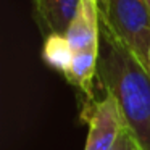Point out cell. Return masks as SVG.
<instances>
[{
	"mask_svg": "<svg viewBox=\"0 0 150 150\" xmlns=\"http://www.w3.org/2000/svg\"><path fill=\"white\" fill-rule=\"evenodd\" d=\"M97 79L113 95L126 127L142 150H150V71L100 20Z\"/></svg>",
	"mask_w": 150,
	"mask_h": 150,
	"instance_id": "obj_1",
	"label": "cell"
},
{
	"mask_svg": "<svg viewBox=\"0 0 150 150\" xmlns=\"http://www.w3.org/2000/svg\"><path fill=\"white\" fill-rule=\"evenodd\" d=\"M100 20L149 69L150 2L149 0H105Z\"/></svg>",
	"mask_w": 150,
	"mask_h": 150,
	"instance_id": "obj_2",
	"label": "cell"
},
{
	"mask_svg": "<svg viewBox=\"0 0 150 150\" xmlns=\"http://www.w3.org/2000/svg\"><path fill=\"white\" fill-rule=\"evenodd\" d=\"M81 120L89 126L84 150H111L126 127L116 100L107 92L100 100L84 102Z\"/></svg>",
	"mask_w": 150,
	"mask_h": 150,
	"instance_id": "obj_3",
	"label": "cell"
},
{
	"mask_svg": "<svg viewBox=\"0 0 150 150\" xmlns=\"http://www.w3.org/2000/svg\"><path fill=\"white\" fill-rule=\"evenodd\" d=\"M73 52L98 50L100 40V8L97 0H81L78 11L66 31Z\"/></svg>",
	"mask_w": 150,
	"mask_h": 150,
	"instance_id": "obj_4",
	"label": "cell"
},
{
	"mask_svg": "<svg viewBox=\"0 0 150 150\" xmlns=\"http://www.w3.org/2000/svg\"><path fill=\"white\" fill-rule=\"evenodd\" d=\"M81 0H33V16L44 37L66 34Z\"/></svg>",
	"mask_w": 150,
	"mask_h": 150,
	"instance_id": "obj_5",
	"label": "cell"
},
{
	"mask_svg": "<svg viewBox=\"0 0 150 150\" xmlns=\"http://www.w3.org/2000/svg\"><path fill=\"white\" fill-rule=\"evenodd\" d=\"M98 50H86L74 53L66 81L81 91L86 100L94 98V78H97Z\"/></svg>",
	"mask_w": 150,
	"mask_h": 150,
	"instance_id": "obj_6",
	"label": "cell"
},
{
	"mask_svg": "<svg viewBox=\"0 0 150 150\" xmlns=\"http://www.w3.org/2000/svg\"><path fill=\"white\" fill-rule=\"evenodd\" d=\"M42 58L55 71L62 73L65 78L68 76L73 58H74V52L65 34H50L44 37Z\"/></svg>",
	"mask_w": 150,
	"mask_h": 150,
	"instance_id": "obj_7",
	"label": "cell"
},
{
	"mask_svg": "<svg viewBox=\"0 0 150 150\" xmlns=\"http://www.w3.org/2000/svg\"><path fill=\"white\" fill-rule=\"evenodd\" d=\"M111 150H142V149L137 144V140L134 139V136L131 134V131L127 127H124Z\"/></svg>",
	"mask_w": 150,
	"mask_h": 150,
	"instance_id": "obj_8",
	"label": "cell"
},
{
	"mask_svg": "<svg viewBox=\"0 0 150 150\" xmlns=\"http://www.w3.org/2000/svg\"><path fill=\"white\" fill-rule=\"evenodd\" d=\"M97 2H98V8L102 10V8H103V5H105V0H97Z\"/></svg>",
	"mask_w": 150,
	"mask_h": 150,
	"instance_id": "obj_9",
	"label": "cell"
},
{
	"mask_svg": "<svg viewBox=\"0 0 150 150\" xmlns=\"http://www.w3.org/2000/svg\"><path fill=\"white\" fill-rule=\"evenodd\" d=\"M149 71H150V52H149Z\"/></svg>",
	"mask_w": 150,
	"mask_h": 150,
	"instance_id": "obj_10",
	"label": "cell"
},
{
	"mask_svg": "<svg viewBox=\"0 0 150 150\" xmlns=\"http://www.w3.org/2000/svg\"><path fill=\"white\" fill-rule=\"evenodd\" d=\"M149 2H150V0H149Z\"/></svg>",
	"mask_w": 150,
	"mask_h": 150,
	"instance_id": "obj_11",
	"label": "cell"
}]
</instances>
